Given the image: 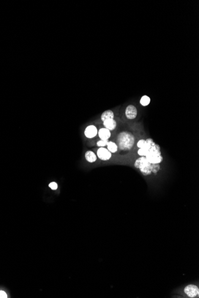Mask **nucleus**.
Segmentation results:
<instances>
[{
    "mask_svg": "<svg viewBox=\"0 0 199 298\" xmlns=\"http://www.w3.org/2000/svg\"><path fill=\"white\" fill-rule=\"evenodd\" d=\"M141 148L146 151V155L145 157L150 163L160 164L163 161L160 147L158 144L155 143L153 139L148 138L145 140Z\"/></svg>",
    "mask_w": 199,
    "mask_h": 298,
    "instance_id": "f257e3e1",
    "label": "nucleus"
},
{
    "mask_svg": "<svg viewBox=\"0 0 199 298\" xmlns=\"http://www.w3.org/2000/svg\"><path fill=\"white\" fill-rule=\"evenodd\" d=\"M117 145L122 151H129L133 148L135 138L132 133L127 131L120 132L117 137Z\"/></svg>",
    "mask_w": 199,
    "mask_h": 298,
    "instance_id": "f03ea898",
    "label": "nucleus"
},
{
    "mask_svg": "<svg viewBox=\"0 0 199 298\" xmlns=\"http://www.w3.org/2000/svg\"><path fill=\"white\" fill-rule=\"evenodd\" d=\"M135 168L140 169L144 176H148L152 173V164L148 162L145 157L138 158L134 163Z\"/></svg>",
    "mask_w": 199,
    "mask_h": 298,
    "instance_id": "7ed1b4c3",
    "label": "nucleus"
},
{
    "mask_svg": "<svg viewBox=\"0 0 199 298\" xmlns=\"http://www.w3.org/2000/svg\"><path fill=\"white\" fill-rule=\"evenodd\" d=\"M185 293L190 298H196L199 296V289L197 286L190 284L184 289Z\"/></svg>",
    "mask_w": 199,
    "mask_h": 298,
    "instance_id": "20e7f679",
    "label": "nucleus"
},
{
    "mask_svg": "<svg viewBox=\"0 0 199 298\" xmlns=\"http://www.w3.org/2000/svg\"><path fill=\"white\" fill-rule=\"evenodd\" d=\"M97 155L101 160L108 161L111 159V153L108 149L105 148L104 147H101L97 150Z\"/></svg>",
    "mask_w": 199,
    "mask_h": 298,
    "instance_id": "39448f33",
    "label": "nucleus"
},
{
    "mask_svg": "<svg viewBox=\"0 0 199 298\" xmlns=\"http://www.w3.org/2000/svg\"><path fill=\"white\" fill-rule=\"evenodd\" d=\"M137 109L133 105H130L125 109V115L127 119L130 120L135 119L137 116Z\"/></svg>",
    "mask_w": 199,
    "mask_h": 298,
    "instance_id": "423d86ee",
    "label": "nucleus"
},
{
    "mask_svg": "<svg viewBox=\"0 0 199 298\" xmlns=\"http://www.w3.org/2000/svg\"><path fill=\"white\" fill-rule=\"evenodd\" d=\"M85 136L89 139L93 138L98 134V130L97 128L94 125H89L87 126L84 131Z\"/></svg>",
    "mask_w": 199,
    "mask_h": 298,
    "instance_id": "0eeeda50",
    "label": "nucleus"
},
{
    "mask_svg": "<svg viewBox=\"0 0 199 298\" xmlns=\"http://www.w3.org/2000/svg\"><path fill=\"white\" fill-rule=\"evenodd\" d=\"M98 135L101 140H108L111 138V132L106 128H101L98 131Z\"/></svg>",
    "mask_w": 199,
    "mask_h": 298,
    "instance_id": "6e6552de",
    "label": "nucleus"
},
{
    "mask_svg": "<svg viewBox=\"0 0 199 298\" xmlns=\"http://www.w3.org/2000/svg\"><path fill=\"white\" fill-rule=\"evenodd\" d=\"M103 122V125L104 128L109 130L110 131L114 130L117 126L116 122L114 119H108L104 120Z\"/></svg>",
    "mask_w": 199,
    "mask_h": 298,
    "instance_id": "1a4fd4ad",
    "label": "nucleus"
},
{
    "mask_svg": "<svg viewBox=\"0 0 199 298\" xmlns=\"http://www.w3.org/2000/svg\"><path fill=\"white\" fill-rule=\"evenodd\" d=\"M85 157L86 160L91 163L95 162L97 160V157L96 154L91 151H88L85 152Z\"/></svg>",
    "mask_w": 199,
    "mask_h": 298,
    "instance_id": "9d476101",
    "label": "nucleus"
},
{
    "mask_svg": "<svg viewBox=\"0 0 199 298\" xmlns=\"http://www.w3.org/2000/svg\"><path fill=\"white\" fill-rule=\"evenodd\" d=\"M114 114L113 112L111 109H108L104 111L101 116V119L103 122L108 119H114Z\"/></svg>",
    "mask_w": 199,
    "mask_h": 298,
    "instance_id": "9b49d317",
    "label": "nucleus"
},
{
    "mask_svg": "<svg viewBox=\"0 0 199 298\" xmlns=\"http://www.w3.org/2000/svg\"><path fill=\"white\" fill-rule=\"evenodd\" d=\"M107 146H108V149L111 154L116 152L118 150V147L116 145V144H115L112 141H109L107 144Z\"/></svg>",
    "mask_w": 199,
    "mask_h": 298,
    "instance_id": "f8f14e48",
    "label": "nucleus"
},
{
    "mask_svg": "<svg viewBox=\"0 0 199 298\" xmlns=\"http://www.w3.org/2000/svg\"><path fill=\"white\" fill-rule=\"evenodd\" d=\"M140 103L142 106H147L150 103V98L147 95H144L141 97Z\"/></svg>",
    "mask_w": 199,
    "mask_h": 298,
    "instance_id": "ddd939ff",
    "label": "nucleus"
},
{
    "mask_svg": "<svg viewBox=\"0 0 199 298\" xmlns=\"http://www.w3.org/2000/svg\"><path fill=\"white\" fill-rule=\"evenodd\" d=\"M108 142L109 140H100L97 142V145L100 148L105 147L106 146H107Z\"/></svg>",
    "mask_w": 199,
    "mask_h": 298,
    "instance_id": "4468645a",
    "label": "nucleus"
},
{
    "mask_svg": "<svg viewBox=\"0 0 199 298\" xmlns=\"http://www.w3.org/2000/svg\"><path fill=\"white\" fill-rule=\"evenodd\" d=\"M160 169L159 164H152V173L156 174Z\"/></svg>",
    "mask_w": 199,
    "mask_h": 298,
    "instance_id": "2eb2a0df",
    "label": "nucleus"
},
{
    "mask_svg": "<svg viewBox=\"0 0 199 298\" xmlns=\"http://www.w3.org/2000/svg\"><path fill=\"white\" fill-rule=\"evenodd\" d=\"M49 187L52 190H56L58 188V185L56 182H51L49 184Z\"/></svg>",
    "mask_w": 199,
    "mask_h": 298,
    "instance_id": "dca6fc26",
    "label": "nucleus"
},
{
    "mask_svg": "<svg viewBox=\"0 0 199 298\" xmlns=\"http://www.w3.org/2000/svg\"><path fill=\"white\" fill-rule=\"evenodd\" d=\"M144 142H145V140L144 139H140L138 142H137V147L138 148H141L144 144Z\"/></svg>",
    "mask_w": 199,
    "mask_h": 298,
    "instance_id": "f3484780",
    "label": "nucleus"
},
{
    "mask_svg": "<svg viewBox=\"0 0 199 298\" xmlns=\"http://www.w3.org/2000/svg\"><path fill=\"white\" fill-rule=\"evenodd\" d=\"M7 298V295L5 293V292H4V291H2V290H1L0 291V298Z\"/></svg>",
    "mask_w": 199,
    "mask_h": 298,
    "instance_id": "a211bd4d",
    "label": "nucleus"
}]
</instances>
